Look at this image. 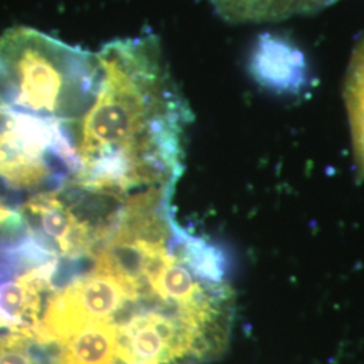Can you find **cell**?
Wrapping results in <instances>:
<instances>
[{
    "label": "cell",
    "mask_w": 364,
    "mask_h": 364,
    "mask_svg": "<svg viewBox=\"0 0 364 364\" xmlns=\"http://www.w3.org/2000/svg\"><path fill=\"white\" fill-rule=\"evenodd\" d=\"M99 82L96 53L31 27L0 37V105L77 127Z\"/></svg>",
    "instance_id": "cell-2"
},
{
    "label": "cell",
    "mask_w": 364,
    "mask_h": 364,
    "mask_svg": "<svg viewBox=\"0 0 364 364\" xmlns=\"http://www.w3.org/2000/svg\"><path fill=\"white\" fill-rule=\"evenodd\" d=\"M343 96L351 131L356 177L359 181H364V34L352 50Z\"/></svg>",
    "instance_id": "cell-6"
},
{
    "label": "cell",
    "mask_w": 364,
    "mask_h": 364,
    "mask_svg": "<svg viewBox=\"0 0 364 364\" xmlns=\"http://www.w3.org/2000/svg\"><path fill=\"white\" fill-rule=\"evenodd\" d=\"M223 21L232 25L270 23L318 13L338 0H208Z\"/></svg>",
    "instance_id": "cell-5"
},
{
    "label": "cell",
    "mask_w": 364,
    "mask_h": 364,
    "mask_svg": "<svg viewBox=\"0 0 364 364\" xmlns=\"http://www.w3.org/2000/svg\"><path fill=\"white\" fill-rule=\"evenodd\" d=\"M250 70L262 87L285 95H299L309 84V66L304 53L289 39L263 34L257 41Z\"/></svg>",
    "instance_id": "cell-4"
},
{
    "label": "cell",
    "mask_w": 364,
    "mask_h": 364,
    "mask_svg": "<svg viewBox=\"0 0 364 364\" xmlns=\"http://www.w3.org/2000/svg\"><path fill=\"white\" fill-rule=\"evenodd\" d=\"M77 127L0 105V181L22 192H57L76 177Z\"/></svg>",
    "instance_id": "cell-3"
},
{
    "label": "cell",
    "mask_w": 364,
    "mask_h": 364,
    "mask_svg": "<svg viewBox=\"0 0 364 364\" xmlns=\"http://www.w3.org/2000/svg\"><path fill=\"white\" fill-rule=\"evenodd\" d=\"M100 82L78 123L72 185L127 198L173 191L192 114L156 34L111 41L96 52Z\"/></svg>",
    "instance_id": "cell-1"
}]
</instances>
